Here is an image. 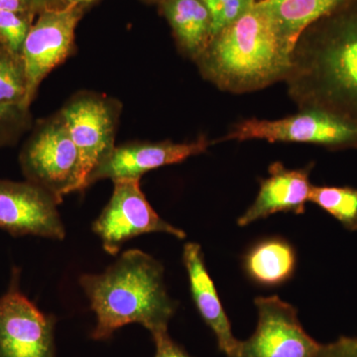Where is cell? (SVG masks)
Here are the masks:
<instances>
[{
	"mask_svg": "<svg viewBox=\"0 0 357 357\" xmlns=\"http://www.w3.org/2000/svg\"><path fill=\"white\" fill-rule=\"evenodd\" d=\"M285 83L299 109L325 110L357 126V0L304 30Z\"/></svg>",
	"mask_w": 357,
	"mask_h": 357,
	"instance_id": "1",
	"label": "cell"
},
{
	"mask_svg": "<svg viewBox=\"0 0 357 357\" xmlns=\"http://www.w3.org/2000/svg\"><path fill=\"white\" fill-rule=\"evenodd\" d=\"M294 48L259 2L211 38L195 61L204 79L227 93H253L285 82Z\"/></svg>",
	"mask_w": 357,
	"mask_h": 357,
	"instance_id": "2",
	"label": "cell"
},
{
	"mask_svg": "<svg viewBox=\"0 0 357 357\" xmlns=\"http://www.w3.org/2000/svg\"><path fill=\"white\" fill-rule=\"evenodd\" d=\"M79 282L96 314L95 340H109L130 324L151 335L168 331L177 310L167 291L163 265L138 249L124 251L102 273L82 275Z\"/></svg>",
	"mask_w": 357,
	"mask_h": 357,
	"instance_id": "3",
	"label": "cell"
},
{
	"mask_svg": "<svg viewBox=\"0 0 357 357\" xmlns=\"http://www.w3.org/2000/svg\"><path fill=\"white\" fill-rule=\"evenodd\" d=\"M20 162L26 180L60 203L66 195L79 192V153L60 112L37 123L21 149Z\"/></svg>",
	"mask_w": 357,
	"mask_h": 357,
	"instance_id": "4",
	"label": "cell"
},
{
	"mask_svg": "<svg viewBox=\"0 0 357 357\" xmlns=\"http://www.w3.org/2000/svg\"><path fill=\"white\" fill-rule=\"evenodd\" d=\"M229 140L307 143L332 151L357 150V126L325 110L303 109L275 121L250 119L237 122L222 138Z\"/></svg>",
	"mask_w": 357,
	"mask_h": 357,
	"instance_id": "5",
	"label": "cell"
},
{
	"mask_svg": "<svg viewBox=\"0 0 357 357\" xmlns=\"http://www.w3.org/2000/svg\"><path fill=\"white\" fill-rule=\"evenodd\" d=\"M60 114L79 153V192L84 191L91 174L114 149L121 103L84 91L73 96Z\"/></svg>",
	"mask_w": 357,
	"mask_h": 357,
	"instance_id": "6",
	"label": "cell"
},
{
	"mask_svg": "<svg viewBox=\"0 0 357 357\" xmlns=\"http://www.w3.org/2000/svg\"><path fill=\"white\" fill-rule=\"evenodd\" d=\"M114 184L112 198L93 223V231L105 252L116 255L126 241L154 232L185 238L184 230L164 220L152 208L141 190L140 180L115 181Z\"/></svg>",
	"mask_w": 357,
	"mask_h": 357,
	"instance_id": "7",
	"label": "cell"
},
{
	"mask_svg": "<svg viewBox=\"0 0 357 357\" xmlns=\"http://www.w3.org/2000/svg\"><path fill=\"white\" fill-rule=\"evenodd\" d=\"M82 6L66 4L40 11L23 45L22 59L27 76V107L36 96L45 77L64 63L75 48V31Z\"/></svg>",
	"mask_w": 357,
	"mask_h": 357,
	"instance_id": "8",
	"label": "cell"
},
{
	"mask_svg": "<svg viewBox=\"0 0 357 357\" xmlns=\"http://www.w3.org/2000/svg\"><path fill=\"white\" fill-rule=\"evenodd\" d=\"M56 318L44 314L21 292L14 269L7 292L0 297V357H57Z\"/></svg>",
	"mask_w": 357,
	"mask_h": 357,
	"instance_id": "9",
	"label": "cell"
},
{
	"mask_svg": "<svg viewBox=\"0 0 357 357\" xmlns=\"http://www.w3.org/2000/svg\"><path fill=\"white\" fill-rule=\"evenodd\" d=\"M255 333L241 340L236 357H319L324 344L303 328L298 311L277 296L258 297Z\"/></svg>",
	"mask_w": 357,
	"mask_h": 357,
	"instance_id": "10",
	"label": "cell"
},
{
	"mask_svg": "<svg viewBox=\"0 0 357 357\" xmlns=\"http://www.w3.org/2000/svg\"><path fill=\"white\" fill-rule=\"evenodd\" d=\"M53 195L36 184L0 178V229L13 236L63 241L64 223Z\"/></svg>",
	"mask_w": 357,
	"mask_h": 357,
	"instance_id": "11",
	"label": "cell"
},
{
	"mask_svg": "<svg viewBox=\"0 0 357 357\" xmlns=\"http://www.w3.org/2000/svg\"><path fill=\"white\" fill-rule=\"evenodd\" d=\"M211 142L206 138L189 143L172 141L132 142L115 146L107 159L93 171L89 185L105 178L112 182L140 180L144 174L161 167L181 163L192 156L204 153Z\"/></svg>",
	"mask_w": 357,
	"mask_h": 357,
	"instance_id": "12",
	"label": "cell"
},
{
	"mask_svg": "<svg viewBox=\"0 0 357 357\" xmlns=\"http://www.w3.org/2000/svg\"><path fill=\"white\" fill-rule=\"evenodd\" d=\"M311 170L312 166L288 169L280 162L272 164L269 176L260 182L255 201L237 220L239 227H246L277 213L303 215L312 187Z\"/></svg>",
	"mask_w": 357,
	"mask_h": 357,
	"instance_id": "13",
	"label": "cell"
},
{
	"mask_svg": "<svg viewBox=\"0 0 357 357\" xmlns=\"http://www.w3.org/2000/svg\"><path fill=\"white\" fill-rule=\"evenodd\" d=\"M183 263L189 278L192 301L199 316L217 338L220 351L227 357H236L241 340H237L232 333L231 324L223 309L215 283L206 269L199 244H185Z\"/></svg>",
	"mask_w": 357,
	"mask_h": 357,
	"instance_id": "14",
	"label": "cell"
},
{
	"mask_svg": "<svg viewBox=\"0 0 357 357\" xmlns=\"http://www.w3.org/2000/svg\"><path fill=\"white\" fill-rule=\"evenodd\" d=\"M163 9L178 47L195 62L211 40V15L203 0H165Z\"/></svg>",
	"mask_w": 357,
	"mask_h": 357,
	"instance_id": "15",
	"label": "cell"
},
{
	"mask_svg": "<svg viewBox=\"0 0 357 357\" xmlns=\"http://www.w3.org/2000/svg\"><path fill=\"white\" fill-rule=\"evenodd\" d=\"M244 263L246 272L257 283L280 285L295 271V250L284 239H266L249 251Z\"/></svg>",
	"mask_w": 357,
	"mask_h": 357,
	"instance_id": "16",
	"label": "cell"
},
{
	"mask_svg": "<svg viewBox=\"0 0 357 357\" xmlns=\"http://www.w3.org/2000/svg\"><path fill=\"white\" fill-rule=\"evenodd\" d=\"M345 0H259L274 16L282 34L295 47L306 28L330 13Z\"/></svg>",
	"mask_w": 357,
	"mask_h": 357,
	"instance_id": "17",
	"label": "cell"
},
{
	"mask_svg": "<svg viewBox=\"0 0 357 357\" xmlns=\"http://www.w3.org/2000/svg\"><path fill=\"white\" fill-rule=\"evenodd\" d=\"M310 202L332 215L349 231H357V189L312 185Z\"/></svg>",
	"mask_w": 357,
	"mask_h": 357,
	"instance_id": "18",
	"label": "cell"
},
{
	"mask_svg": "<svg viewBox=\"0 0 357 357\" xmlns=\"http://www.w3.org/2000/svg\"><path fill=\"white\" fill-rule=\"evenodd\" d=\"M27 76L22 56L0 51V105L30 109L27 107Z\"/></svg>",
	"mask_w": 357,
	"mask_h": 357,
	"instance_id": "19",
	"label": "cell"
},
{
	"mask_svg": "<svg viewBox=\"0 0 357 357\" xmlns=\"http://www.w3.org/2000/svg\"><path fill=\"white\" fill-rule=\"evenodd\" d=\"M32 15L0 10V45L9 53L22 56L23 45L33 25Z\"/></svg>",
	"mask_w": 357,
	"mask_h": 357,
	"instance_id": "20",
	"label": "cell"
},
{
	"mask_svg": "<svg viewBox=\"0 0 357 357\" xmlns=\"http://www.w3.org/2000/svg\"><path fill=\"white\" fill-rule=\"evenodd\" d=\"M30 126V109L0 105V148L17 142Z\"/></svg>",
	"mask_w": 357,
	"mask_h": 357,
	"instance_id": "21",
	"label": "cell"
},
{
	"mask_svg": "<svg viewBox=\"0 0 357 357\" xmlns=\"http://www.w3.org/2000/svg\"><path fill=\"white\" fill-rule=\"evenodd\" d=\"M255 0H229L217 18L211 21V38L218 33L236 22L246 11L255 6Z\"/></svg>",
	"mask_w": 357,
	"mask_h": 357,
	"instance_id": "22",
	"label": "cell"
},
{
	"mask_svg": "<svg viewBox=\"0 0 357 357\" xmlns=\"http://www.w3.org/2000/svg\"><path fill=\"white\" fill-rule=\"evenodd\" d=\"M151 335L155 344L154 357H192L182 345L170 337L168 331L155 333Z\"/></svg>",
	"mask_w": 357,
	"mask_h": 357,
	"instance_id": "23",
	"label": "cell"
},
{
	"mask_svg": "<svg viewBox=\"0 0 357 357\" xmlns=\"http://www.w3.org/2000/svg\"><path fill=\"white\" fill-rule=\"evenodd\" d=\"M319 357H357V349L347 338L340 337L335 342L324 344Z\"/></svg>",
	"mask_w": 357,
	"mask_h": 357,
	"instance_id": "24",
	"label": "cell"
},
{
	"mask_svg": "<svg viewBox=\"0 0 357 357\" xmlns=\"http://www.w3.org/2000/svg\"><path fill=\"white\" fill-rule=\"evenodd\" d=\"M38 7V0H0V10L34 14Z\"/></svg>",
	"mask_w": 357,
	"mask_h": 357,
	"instance_id": "25",
	"label": "cell"
},
{
	"mask_svg": "<svg viewBox=\"0 0 357 357\" xmlns=\"http://www.w3.org/2000/svg\"><path fill=\"white\" fill-rule=\"evenodd\" d=\"M227 1L229 0H203L204 6H206L208 13H210L211 21L217 18V16L220 13L223 6H225Z\"/></svg>",
	"mask_w": 357,
	"mask_h": 357,
	"instance_id": "26",
	"label": "cell"
},
{
	"mask_svg": "<svg viewBox=\"0 0 357 357\" xmlns=\"http://www.w3.org/2000/svg\"><path fill=\"white\" fill-rule=\"evenodd\" d=\"M96 0H66L67 4H77V6H86V4L93 3Z\"/></svg>",
	"mask_w": 357,
	"mask_h": 357,
	"instance_id": "27",
	"label": "cell"
},
{
	"mask_svg": "<svg viewBox=\"0 0 357 357\" xmlns=\"http://www.w3.org/2000/svg\"><path fill=\"white\" fill-rule=\"evenodd\" d=\"M2 49H3V47H2L1 45H0V51H1Z\"/></svg>",
	"mask_w": 357,
	"mask_h": 357,
	"instance_id": "28",
	"label": "cell"
},
{
	"mask_svg": "<svg viewBox=\"0 0 357 357\" xmlns=\"http://www.w3.org/2000/svg\"><path fill=\"white\" fill-rule=\"evenodd\" d=\"M255 1H256V0H255Z\"/></svg>",
	"mask_w": 357,
	"mask_h": 357,
	"instance_id": "29",
	"label": "cell"
}]
</instances>
